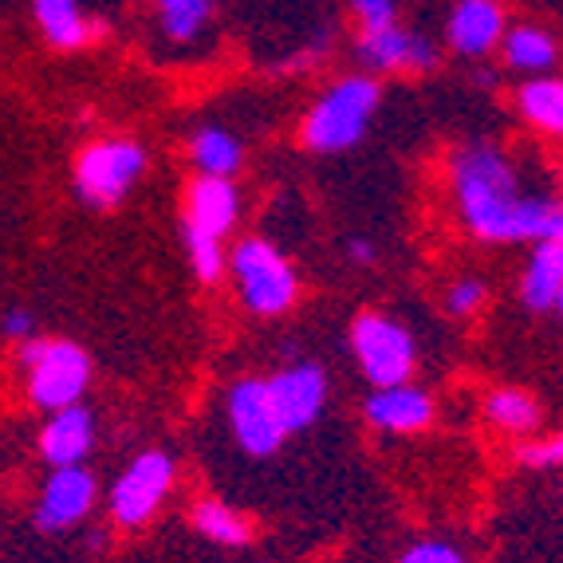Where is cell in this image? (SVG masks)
Instances as JSON below:
<instances>
[{"mask_svg": "<svg viewBox=\"0 0 563 563\" xmlns=\"http://www.w3.org/2000/svg\"><path fill=\"white\" fill-rule=\"evenodd\" d=\"M16 363L24 371V395L36 410H67L84 402L91 386V355L71 339H29L20 343Z\"/></svg>", "mask_w": 563, "mask_h": 563, "instance_id": "3", "label": "cell"}, {"mask_svg": "<svg viewBox=\"0 0 563 563\" xmlns=\"http://www.w3.org/2000/svg\"><path fill=\"white\" fill-rule=\"evenodd\" d=\"M236 217H241V194L233 178H209L198 174L186 189V236H209L221 241L233 233Z\"/></svg>", "mask_w": 563, "mask_h": 563, "instance_id": "12", "label": "cell"}, {"mask_svg": "<svg viewBox=\"0 0 563 563\" xmlns=\"http://www.w3.org/2000/svg\"><path fill=\"white\" fill-rule=\"evenodd\" d=\"M517 111L532 131L563 139V79L560 76H532L517 87Z\"/></svg>", "mask_w": 563, "mask_h": 563, "instance_id": "19", "label": "cell"}, {"mask_svg": "<svg viewBox=\"0 0 563 563\" xmlns=\"http://www.w3.org/2000/svg\"><path fill=\"white\" fill-rule=\"evenodd\" d=\"M189 520H194V528H198V536H206L209 544H221V548H244L249 540H253V525L236 512L233 505H225V500H198L194 505V512H189Z\"/></svg>", "mask_w": 563, "mask_h": 563, "instance_id": "22", "label": "cell"}, {"mask_svg": "<svg viewBox=\"0 0 563 563\" xmlns=\"http://www.w3.org/2000/svg\"><path fill=\"white\" fill-rule=\"evenodd\" d=\"M505 32L508 16L500 0H457L445 20V40L465 59H485L493 47H500Z\"/></svg>", "mask_w": 563, "mask_h": 563, "instance_id": "14", "label": "cell"}, {"mask_svg": "<svg viewBox=\"0 0 563 563\" xmlns=\"http://www.w3.org/2000/svg\"><path fill=\"white\" fill-rule=\"evenodd\" d=\"M520 461L528 470H563V426L540 442H525L520 445Z\"/></svg>", "mask_w": 563, "mask_h": 563, "instance_id": "25", "label": "cell"}, {"mask_svg": "<svg viewBox=\"0 0 563 563\" xmlns=\"http://www.w3.org/2000/svg\"><path fill=\"white\" fill-rule=\"evenodd\" d=\"M229 273L241 291V303L261 320H276L300 296V276L288 256L264 236H244L229 256Z\"/></svg>", "mask_w": 563, "mask_h": 563, "instance_id": "4", "label": "cell"}, {"mask_svg": "<svg viewBox=\"0 0 563 563\" xmlns=\"http://www.w3.org/2000/svg\"><path fill=\"white\" fill-rule=\"evenodd\" d=\"M91 450H95V418L84 402L47 413V422L40 426V457L52 470L84 465Z\"/></svg>", "mask_w": 563, "mask_h": 563, "instance_id": "15", "label": "cell"}, {"mask_svg": "<svg viewBox=\"0 0 563 563\" xmlns=\"http://www.w3.org/2000/svg\"><path fill=\"white\" fill-rule=\"evenodd\" d=\"M178 477V465L166 450H146L126 465V470L114 477L111 493H107V512L119 528L134 532V528H146L158 517L162 500L169 497Z\"/></svg>", "mask_w": 563, "mask_h": 563, "instance_id": "7", "label": "cell"}, {"mask_svg": "<svg viewBox=\"0 0 563 563\" xmlns=\"http://www.w3.org/2000/svg\"><path fill=\"white\" fill-rule=\"evenodd\" d=\"M355 59L366 67V76H390V71H433L438 67V44L422 32H406L402 24L383 32H358Z\"/></svg>", "mask_w": 563, "mask_h": 563, "instance_id": "11", "label": "cell"}, {"mask_svg": "<svg viewBox=\"0 0 563 563\" xmlns=\"http://www.w3.org/2000/svg\"><path fill=\"white\" fill-rule=\"evenodd\" d=\"M450 186L461 225L488 244L563 241V201L532 194L517 158L497 142H465L450 158Z\"/></svg>", "mask_w": 563, "mask_h": 563, "instance_id": "1", "label": "cell"}, {"mask_svg": "<svg viewBox=\"0 0 563 563\" xmlns=\"http://www.w3.org/2000/svg\"><path fill=\"white\" fill-rule=\"evenodd\" d=\"M142 174H146V151L134 139H95L79 151L71 181L84 206L114 209L139 186Z\"/></svg>", "mask_w": 563, "mask_h": 563, "instance_id": "5", "label": "cell"}, {"mask_svg": "<svg viewBox=\"0 0 563 563\" xmlns=\"http://www.w3.org/2000/svg\"><path fill=\"white\" fill-rule=\"evenodd\" d=\"M95 497H99V481L87 465H64V470H52L40 488L36 512H32V525L40 532H67L76 528L79 520L91 517Z\"/></svg>", "mask_w": 563, "mask_h": 563, "instance_id": "9", "label": "cell"}, {"mask_svg": "<svg viewBox=\"0 0 563 563\" xmlns=\"http://www.w3.org/2000/svg\"><path fill=\"white\" fill-rule=\"evenodd\" d=\"M225 413L229 426H233L236 445L249 457H273L288 442V430H284L280 413H276L273 398H268V383L264 378H236L229 386Z\"/></svg>", "mask_w": 563, "mask_h": 563, "instance_id": "8", "label": "cell"}, {"mask_svg": "<svg viewBox=\"0 0 563 563\" xmlns=\"http://www.w3.org/2000/svg\"><path fill=\"white\" fill-rule=\"evenodd\" d=\"M555 311H560V316H563V288H560V300H555Z\"/></svg>", "mask_w": 563, "mask_h": 563, "instance_id": "30", "label": "cell"}, {"mask_svg": "<svg viewBox=\"0 0 563 563\" xmlns=\"http://www.w3.org/2000/svg\"><path fill=\"white\" fill-rule=\"evenodd\" d=\"M351 12H355L358 29L363 32H383L398 24V4L395 0H351Z\"/></svg>", "mask_w": 563, "mask_h": 563, "instance_id": "26", "label": "cell"}, {"mask_svg": "<svg viewBox=\"0 0 563 563\" xmlns=\"http://www.w3.org/2000/svg\"><path fill=\"white\" fill-rule=\"evenodd\" d=\"M189 162L198 174H209V178H233L244 166V146L233 131L209 122V126H198L189 139Z\"/></svg>", "mask_w": 563, "mask_h": 563, "instance_id": "18", "label": "cell"}, {"mask_svg": "<svg viewBox=\"0 0 563 563\" xmlns=\"http://www.w3.org/2000/svg\"><path fill=\"white\" fill-rule=\"evenodd\" d=\"M485 300H488V288L481 276H461V280L450 284V291H445V308H450L457 320L477 316V311L485 308Z\"/></svg>", "mask_w": 563, "mask_h": 563, "instance_id": "24", "label": "cell"}, {"mask_svg": "<svg viewBox=\"0 0 563 563\" xmlns=\"http://www.w3.org/2000/svg\"><path fill=\"white\" fill-rule=\"evenodd\" d=\"M500 52H505V64L528 71V76H548L555 64H560V44L548 29L540 24H517L508 29L500 40Z\"/></svg>", "mask_w": 563, "mask_h": 563, "instance_id": "20", "label": "cell"}, {"mask_svg": "<svg viewBox=\"0 0 563 563\" xmlns=\"http://www.w3.org/2000/svg\"><path fill=\"white\" fill-rule=\"evenodd\" d=\"M485 418L508 438H532L540 430V402L520 386H500L485 398Z\"/></svg>", "mask_w": 563, "mask_h": 563, "instance_id": "21", "label": "cell"}, {"mask_svg": "<svg viewBox=\"0 0 563 563\" xmlns=\"http://www.w3.org/2000/svg\"><path fill=\"white\" fill-rule=\"evenodd\" d=\"M0 335L12 339V343H29V339H36V316L24 308H12L4 320H0Z\"/></svg>", "mask_w": 563, "mask_h": 563, "instance_id": "28", "label": "cell"}, {"mask_svg": "<svg viewBox=\"0 0 563 563\" xmlns=\"http://www.w3.org/2000/svg\"><path fill=\"white\" fill-rule=\"evenodd\" d=\"M154 9H158L162 32L169 40H178V44H189V40H198L206 32L217 0H154Z\"/></svg>", "mask_w": 563, "mask_h": 563, "instance_id": "23", "label": "cell"}, {"mask_svg": "<svg viewBox=\"0 0 563 563\" xmlns=\"http://www.w3.org/2000/svg\"><path fill=\"white\" fill-rule=\"evenodd\" d=\"M563 288V241H544L536 244L532 256L525 264V276H520V300L528 311H552L560 300Z\"/></svg>", "mask_w": 563, "mask_h": 563, "instance_id": "17", "label": "cell"}, {"mask_svg": "<svg viewBox=\"0 0 563 563\" xmlns=\"http://www.w3.org/2000/svg\"><path fill=\"white\" fill-rule=\"evenodd\" d=\"M351 351H355L358 371L371 386H395L410 383L413 366H418V343L398 320L383 311H363L351 323Z\"/></svg>", "mask_w": 563, "mask_h": 563, "instance_id": "6", "label": "cell"}, {"mask_svg": "<svg viewBox=\"0 0 563 563\" xmlns=\"http://www.w3.org/2000/svg\"><path fill=\"white\" fill-rule=\"evenodd\" d=\"M366 422L375 426L378 433H418L433 422V406L430 390L413 383H395V386H375L363 402Z\"/></svg>", "mask_w": 563, "mask_h": 563, "instance_id": "13", "label": "cell"}, {"mask_svg": "<svg viewBox=\"0 0 563 563\" xmlns=\"http://www.w3.org/2000/svg\"><path fill=\"white\" fill-rule=\"evenodd\" d=\"M383 103V87L375 76H343L308 107L300 122V139L311 154H343L366 139L371 119Z\"/></svg>", "mask_w": 563, "mask_h": 563, "instance_id": "2", "label": "cell"}, {"mask_svg": "<svg viewBox=\"0 0 563 563\" xmlns=\"http://www.w3.org/2000/svg\"><path fill=\"white\" fill-rule=\"evenodd\" d=\"M347 261L351 264H363V268H371V264L378 261V249L371 236H351L347 241Z\"/></svg>", "mask_w": 563, "mask_h": 563, "instance_id": "29", "label": "cell"}, {"mask_svg": "<svg viewBox=\"0 0 563 563\" xmlns=\"http://www.w3.org/2000/svg\"><path fill=\"white\" fill-rule=\"evenodd\" d=\"M398 563H470V560L450 540H418V544H410L398 555Z\"/></svg>", "mask_w": 563, "mask_h": 563, "instance_id": "27", "label": "cell"}, {"mask_svg": "<svg viewBox=\"0 0 563 563\" xmlns=\"http://www.w3.org/2000/svg\"><path fill=\"white\" fill-rule=\"evenodd\" d=\"M32 16H36L47 44L59 52H76V47L91 44L95 36H103V24L87 16L79 9V0H32Z\"/></svg>", "mask_w": 563, "mask_h": 563, "instance_id": "16", "label": "cell"}, {"mask_svg": "<svg viewBox=\"0 0 563 563\" xmlns=\"http://www.w3.org/2000/svg\"><path fill=\"white\" fill-rule=\"evenodd\" d=\"M264 383H268V398L288 433H303L320 422L323 406H328V371L320 363H288Z\"/></svg>", "mask_w": 563, "mask_h": 563, "instance_id": "10", "label": "cell"}]
</instances>
